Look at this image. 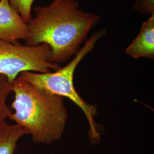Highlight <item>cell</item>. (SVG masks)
Returning <instances> with one entry per match:
<instances>
[{
  "label": "cell",
  "instance_id": "cell-3",
  "mask_svg": "<svg viewBox=\"0 0 154 154\" xmlns=\"http://www.w3.org/2000/svg\"><path fill=\"white\" fill-rule=\"evenodd\" d=\"M107 34L106 29L95 31L85 42L81 49L65 66L48 73L23 72L18 77L34 86L63 98L70 99L79 107L86 116L89 125V139L93 144L98 143L104 128L95 121L98 107L86 102L78 93L74 85V74L78 65L83 59L93 50L100 39Z\"/></svg>",
  "mask_w": 154,
  "mask_h": 154
},
{
  "label": "cell",
  "instance_id": "cell-5",
  "mask_svg": "<svg viewBox=\"0 0 154 154\" xmlns=\"http://www.w3.org/2000/svg\"><path fill=\"white\" fill-rule=\"evenodd\" d=\"M29 34L28 23L9 0H0V40L18 44L20 39L26 41Z\"/></svg>",
  "mask_w": 154,
  "mask_h": 154
},
{
  "label": "cell",
  "instance_id": "cell-8",
  "mask_svg": "<svg viewBox=\"0 0 154 154\" xmlns=\"http://www.w3.org/2000/svg\"><path fill=\"white\" fill-rule=\"evenodd\" d=\"M12 92L11 84L5 75L0 74V125L5 122L11 114V108L6 100Z\"/></svg>",
  "mask_w": 154,
  "mask_h": 154
},
{
  "label": "cell",
  "instance_id": "cell-2",
  "mask_svg": "<svg viewBox=\"0 0 154 154\" xmlns=\"http://www.w3.org/2000/svg\"><path fill=\"white\" fill-rule=\"evenodd\" d=\"M14 99L9 119L26 129L33 142L50 144L60 139L69 114L64 98L50 93L18 77L11 84Z\"/></svg>",
  "mask_w": 154,
  "mask_h": 154
},
{
  "label": "cell",
  "instance_id": "cell-1",
  "mask_svg": "<svg viewBox=\"0 0 154 154\" xmlns=\"http://www.w3.org/2000/svg\"><path fill=\"white\" fill-rule=\"evenodd\" d=\"M79 7V0H53L48 5L34 8V17L28 23L26 45H49L53 63L71 60L101 20L98 14Z\"/></svg>",
  "mask_w": 154,
  "mask_h": 154
},
{
  "label": "cell",
  "instance_id": "cell-10",
  "mask_svg": "<svg viewBox=\"0 0 154 154\" xmlns=\"http://www.w3.org/2000/svg\"><path fill=\"white\" fill-rule=\"evenodd\" d=\"M133 9L139 14L151 16L154 14V0H135Z\"/></svg>",
  "mask_w": 154,
  "mask_h": 154
},
{
  "label": "cell",
  "instance_id": "cell-7",
  "mask_svg": "<svg viewBox=\"0 0 154 154\" xmlns=\"http://www.w3.org/2000/svg\"><path fill=\"white\" fill-rule=\"evenodd\" d=\"M26 134H29L26 129L16 124L5 122L0 125V154H14L18 140Z\"/></svg>",
  "mask_w": 154,
  "mask_h": 154
},
{
  "label": "cell",
  "instance_id": "cell-6",
  "mask_svg": "<svg viewBox=\"0 0 154 154\" xmlns=\"http://www.w3.org/2000/svg\"><path fill=\"white\" fill-rule=\"evenodd\" d=\"M125 53L134 59L147 58L154 60V14L142 23L138 35L125 50Z\"/></svg>",
  "mask_w": 154,
  "mask_h": 154
},
{
  "label": "cell",
  "instance_id": "cell-9",
  "mask_svg": "<svg viewBox=\"0 0 154 154\" xmlns=\"http://www.w3.org/2000/svg\"><path fill=\"white\" fill-rule=\"evenodd\" d=\"M11 6L22 17L26 23L32 19V6L34 0H9Z\"/></svg>",
  "mask_w": 154,
  "mask_h": 154
},
{
  "label": "cell",
  "instance_id": "cell-4",
  "mask_svg": "<svg viewBox=\"0 0 154 154\" xmlns=\"http://www.w3.org/2000/svg\"><path fill=\"white\" fill-rule=\"evenodd\" d=\"M51 49L45 44L30 46L0 40V74L12 84L22 72L56 71L61 66L51 62Z\"/></svg>",
  "mask_w": 154,
  "mask_h": 154
}]
</instances>
